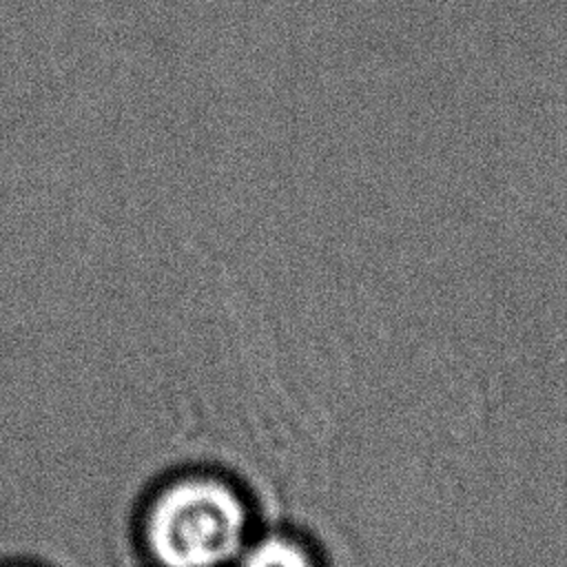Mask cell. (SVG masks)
<instances>
[{"label": "cell", "mask_w": 567, "mask_h": 567, "mask_svg": "<svg viewBox=\"0 0 567 567\" xmlns=\"http://www.w3.org/2000/svg\"><path fill=\"white\" fill-rule=\"evenodd\" d=\"M244 534L237 496L210 481H188L168 489L151 516V545L166 567H215Z\"/></svg>", "instance_id": "1"}, {"label": "cell", "mask_w": 567, "mask_h": 567, "mask_svg": "<svg viewBox=\"0 0 567 567\" xmlns=\"http://www.w3.org/2000/svg\"><path fill=\"white\" fill-rule=\"evenodd\" d=\"M244 567H308V560L297 545L281 538H268L252 547Z\"/></svg>", "instance_id": "2"}]
</instances>
